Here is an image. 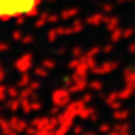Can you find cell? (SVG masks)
I'll return each mask as SVG.
<instances>
[{
  "label": "cell",
  "instance_id": "obj_5",
  "mask_svg": "<svg viewBox=\"0 0 135 135\" xmlns=\"http://www.w3.org/2000/svg\"><path fill=\"white\" fill-rule=\"evenodd\" d=\"M128 111H119V113H114V119L116 120H125L126 117H128Z\"/></svg>",
  "mask_w": 135,
  "mask_h": 135
},
{
  "label": "cell",
  "instance_id": "obj_9",
  "mask_svg": "<svg viewBox=\"0 0 135 135\" xmlns=\"http://www.w3.org/2000/svg\"><path fill=\"white\" fill-rule=\"evenodd\" d=\"M107 135H131V132L129 131H126V132H119V131H116V129H111Z\"/></svg>",
  "mask_w": 135,
  "mask_h": 135
},
{
  "label": "cell",
  "instance_id": "obj_2",
  "mask_svg": "<svg viewBox=\"0 0 135 135\" xmlns=\"http://www.w3.org/2000/svg\"><path fill=\"white\" fill-rule=\"evenodd\" d=\"M12 125H14V128H15V131L17 132H26V129H27V123H26L24 120H21V122H18V120H12Z\"/></svg>",
  "mask_w": 135,
  "mask_h": 135
},
{
  "label": "cell",
  "instance_id": "obj_10",
  "mask_svg": "<svg viewBox=\"0 0 135 135\" xmlns=\"http://www.w3.org/2000/svg\"><path fill=\"white\" fill-rule=\"evenodd\" d=\"M81 135H96V132H93V131H84Z\"/></svg>",
  "mask_w": 135,
  "mask_h": 135
},
{
  "label": "cell",
  "instance_id": "obj_1",
  "mask_svg": "<svg viewBox=\"0 0 135 135\" xmlns=\"http://www.w3.org/2000/svg\"><path fill=\"white\" fill-rule=\"evenodd\" d=\"M41 0H0V20H26L33 17Z\"/></svg>",
  "mask_w": 135,
  "mask_h": 135
},
{
  "label": "cell",
  "instance_id": "obj_8",
  "mask_svg": "<svg viewBox=\"0 0 135 135\" xmlns=\"http://www.w3.org/2000/svg\"><path fill=\"white\" fill-rule=\"evenodd\" d=\"M72 132H74V135H81L83 132H84V128H83L81 125H77V126H74Z\"/></svg>",
  "mask_w": 135,
  "mask_h": 135
},
{
  "label": "cell",
  "instance_id": "obj_4",
  "mask_svg": "<svg viewBox=\"0 0 135 135\" xmlns=\"http://www.w3.org/2000/svg\"><path fill=\"white\" fill-rule=\"evenodd\" d=\"M69 128H71V126H68V125H60V128H59V129L54 131V135H66L68 132L71 131Z\"/></svg>",
  "mask_w": 135,
  "mask_h": 135
},
{
  "label": "cell",
  "instance_id": "obj_6",
  "mask_svg": "<svg viewBox=\"0 0 135 135\" xmlns=\"http://www.w3.org/2000/svg\"><path fill=\"white\" fill-rule=\"evenodd\" d=\"M129 128H131V126L128 125V123H120V125H117L114 129L119 131V132H126V131H129Z\"/></svg>",
  "mask_w": 135,
  "mask_h": 135
},
{
  "label": "cell",
  "instance_id": "obj_7",
  "mask_svg": "<svg viewBox=\"0 0 135 135\" xmlns=\"http://www.w3.org/2000/svg\"><path fill=\"white\" fill-rule=\"evenodd\" d=\"M99 132H101V134H108V132H110L111 131V126L108 125V123H104V125H101L99 126Z\"/></svg>",
  "mask_w": 135,
  "mask_h": 135
},
{
  "label": "cell",
  "instance_id": "obj_3",
  "mask_svg": "<svg viewBox=\"0 0 135 135\" xmlns=\"http://www.w3.org/2000/svg\"><path fill=\"white\" fill-rule=\"evenodd\" d=\"M48 119H36V120H33L32 123H33V126H36V129H42V128H47L48 126Z\"/></svg>",
  "mask_w": 135,
  "mask_h": 135
},
{
  "label": "cell",
  "instance_id": "obj_11",
  "mask_svg": "<svg viewBox=\"0 0 135 135\" xmlns=\"http://www.w3.org/2000/svg\"><path fill=\"white\" fill-rule=\"evenodd\" d=\"M8 135H18V132H17V131H12V132H11V134H8Z\"/></svg>",
  "mask_w": 135,
  "mask_h": 135
}]
</instances>
